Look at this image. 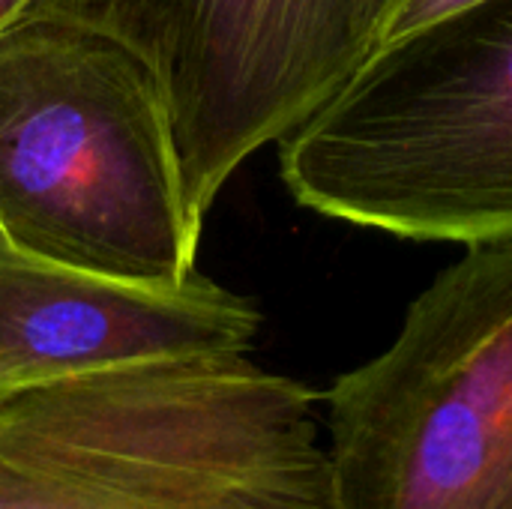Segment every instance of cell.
Returning a JSON list of instances; mask_svg holds the SVG:
<instances>
[{
    "label": "cell",
    "mask_w": 512,
    "mask_h": 509,
    "mask_svg": "<svg viewBox=\"0 0 512 509\" xmlns=\"http://www.w3.org/2000/svg\"><path fill=\"white\" fill-rule=\"evenodd\" d=\"M318 393L246 354L0 396V509H336Z\"/></svg>",
    "instance_id": "obj_1"
},
{
    "label": "cell",
    "mask_w": 512,
    "mask_h": 509,
    "mask_svg": "<svg viewBox=\"0 0 512 509\" xmlns=\"http://www.w3.org/2000/svg\"><path fill=\"white\" fill-rule=\"evenodd\" d=\"M0 234L69 267L180 285L192 216L150 66L117 36L57 15L0 27Z\"/></svg>",
    "instance_id": "obj_2"
},
{
    "label": "cell",
    "mask_w": 512,
    "mask_h": 509,
    "mask_svg": "<svg viewBox=\"0 0 512 509\" xmlns=\"http://www.w3.org/2000/svg\"><path fill=\"white\" fill-rule=\"evenodd\" d=\"M282 183L327 219L420 243L512 237V0L384 48L279 141Z\"/></svg>",
    "instance_id": "obj_3"
},
{
    "label": "cell",
    "mask_w": 512,
    "mask_h": 509,
    "mask_svg": "<svg viewBox=\"0 0 512 509\" xmlns=\"http://www.w3.org/2000/svg\"><path fill=\"white\" fill-rule=\"evenodd\" d=\"M321 399L336 509H512V237L468 243Z\"/></svg>",
    "instance_id": "obj_4"
},
{
    "label": "cell",
    "mask_w": 512,
    "mask_h": 509,
    "mask_svg": "<svg viewBox=\"0 0 512 509\" xmlns=\"http://www.w3.org/2000/svg\"><path fill=\"white\" fill-rule=\"evenodd\" d=\"M390 0H30L126 42L153 72L186 201L204 225L228 177L333 99L378 51Z\"/></svg>",
    "instance_id": "obj_5"
},
{
    "label": "cell",
    "mask_w": 512,
    "mask_h": 509,
    "mask_svg": "<svg viewBox=\"0 0 512 509\" xmlns=\"http://www.w3.org/2000/svg\"><path fill=\"white\" fill-rule=\"evenodd\" d=\"M258 330V306L198 270L180 285L117 279L0 234V396L144 360L246 354Z\"/></svg>",
    "instance_id": "obj_6"
},
{
    "label": "cell",
    "mask_w": 512,
    "mask_h": 509,
    "mask_svg": "<svg viewBox=\"0 0 512 509\" xmlns=\"http://www.w3.org/2000/svg\"><path fill=\"white\" fill-rule=\"evenodd\" d=\"M480 0H390L387 18H384V33H381V45H390L432 21H441L459 9H468Z\"/></svg>",
    "instance_id": "obj_7"
},
{
    "label": "cell",
    "mask_w": 512,
    "mask_h": 509,
    "mask_svg": "<svg viewBox=\"0 0 512 509\" xmlns=\"http://www.w3.org/2000/svg\"><path fill=\"white\" fill-rule=\"evenodd\" d=\"M27 3H30V0H0V27L9 24L12 18H18V15L24 12Z\"/></svg>",
    "instance_id": "obj_8"
}]
</instances>
